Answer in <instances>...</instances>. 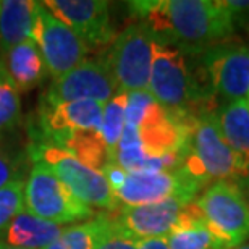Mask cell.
Segmentation results:
<instances>
[{
  "label": "cell",
  "instance_id": "cell-24",
  "mask_svg": "<svg viewBox=\"0 0 249 249\" xmlns=\"http://www.w3.org/2000/svg\"><path fill=\"white\" fill-rule=\"evenodd\" d=\"M113 213V212H112ZM96 249H138V240L129 233L122 230L113 218V225L108 233L102 238Z\"/></svg>",
  "mask_w": 249,
  "mask_h": 249
},
{
  "label": "cell",
  "instance_id": "cell-17",
  "mask_svg": "<svg viewBox=\"0 0 249 249\" xmlns=\"http://www.w3.org/2000/svg\"><path fill=\"white\" fill-rule=\"evenodd\" d=\"M165 240L170 249H230L211 231L194 202L186 204Z\"/></svg>",
  "mask_w": 249,
  "mask_h": 249
},
{
  "label": "cell",
  "instance_id": "cell-20",
  "mask_svg": "<svg viewBox=\"0 0 249 249\" xmlns=\"http://www.w3.org/2000/svg\"><path fill=\"white\" fill-rule=\"evenodd\" d=\"M113 225V213H101L86 222L63 228L62 235L46 249H96Z\"/></svg>",
  "mask_w": 249,
  "mask_h": 249
},
{
  "label": "cell",
  "instance_id": "cell-28",
  "mask_svg": "<svg viewBox=\"0 0 249 249\" xmlns=\"http://www.w3.org/2000/svg\"><path fill=\"white\" fill-rule=\"evenodd\" d=\"M238 185V188L241 189L243 194L246 196L248 202H249V175H245V177H238L236 180H233Z\"/></svg>",
  "mask_w": 249,
  "mask_h": 249
},
{
  "label": "cell",
  "instance_id": "cell-29",
  "mask_svg": "<svg viewBox=\"0 0 249 249\" xmlns=\"http://www.w3.org/2000/svg\"><path fill=\"white\" fill-rule=\"evenodd\" d=\"M0 249H21V248H15V246L7 245L5 241H0Z\"/></svg>",
  "mask_w": 249,
  "mask_h": 249
},
{
  "label": "cell",
  "instance_id": "cell-5",
  "mask_svg": "<svg viewBox=\"0 0 249 249\" xmlns=\"http://www.w3.org/2000/svg\"><path fill=\"white\" fill-rule=\"evenodd\" d=\"M154 33L144 21H134L113 37L102 62L110 71L118 92L147 91L152 65Z\"/></svg>",
  "mask_w": 249,
  "mask_h": 249
},
{
  "label": "cell",
  "instance_id": "cell-10",
  "mask_svg": "<svg viewBox=\"0 0 249 249\" xmlns=\"http://www.w3.org/2000/svg\"><path fill=\"white\" fill-rule=\"evenodd\" d=\"M104 106L106 104L89 99L62 104L41 102L37 108V120L29 129L31 141L60 147L74 134L99 131Z\"/></svg>",
  "mask_w": 249,
  "mask_h": 249
},
{
  "label": "cell",
  "instance_id": "cell-21",
  "mask_svg": "<svg viewBox=\"0 0 249 249\" xmlns=\"http://www.w3.org/2000/svg\"><path fill=\"white\" fill-rule=\"evenodd\" d=\"M126 92H117L106 106L102 112V122H101V138L106 146L108 162L115 160V152L118 147V142L122 139L124 124H126Z\"/></svg>",
  "mask_w": 249,
  "mask_h": 249
},
{
  "label": "cell",
  "instance_id": "cell-3",
  "mask_svg": "<svg viewBox=\"0 0 249 249\" xmlns=\"http://www.w3.org/2000/svg\"><path fill=\"white\" fill-rule=\"evenodd\" d=\"M181 167L207 186L217 180H236L240 177L235 157L218 128L215 110L189 120V136Z\"/></svg>",
  "mask_w": 249,
  "mask_h": 249
},
{
  "label": "cell",
  "instance_id": "cell-26",
  "mask_svg": "<svg viewBox=\"0 0 249 249\" xmlns=\"http://www.w3.org/2000/svg\"><path fill=\"white\" fill-rule=\"evenodd\" d=\"M101 173L104 175V178L107 180L108 186H110V189H112L113 193H115L117 189L122 186V183H123V180H124V177H126V172H124L120 165H117L115 162H108V163H106V165L102 167Z\"/></svg>",
  "mask_w": 249,
  "mask_h": 249
},
{
  "label": "cell",
  "instance_id": "cell-25",
  "mask_svg": "<svg viewBox=\"0 0 249 249\" xmlns=\"http://www.w3.org/2000/svg\"><path fill=\"white\" fill-rule=\"evenodd\" d=\"M18 180H23V178L19 177L17 160H15L13 157H10L8 154L0 147V189Z\"/></svg>",
  "mask_w": 249,
  "mask_h": 249
},
{
  "label": "cell",
  "instance_id": "cell-7",
  "mask_svg": "<svg viewBox=\"0 0 249 249\" xmlns=\"http://www.w3.org/2000/svg\"><path fill=\"white\" fill-rule=\"evenodd\" d=\"M24 211L58 225L86 222L96 217L94 209L73 196L70 189L39 162H33L24 181Z\"/></svg>",
  "mask_w": 249,
  "mask_h": 249
},
{
  "label": "cell",
  "instance_id": "cell-16",
  "mask_svg": "<svg viewBox=\"0 0 249 249\" xmlns=\"http://www.w3.org/2000/svg\"><path fill=\"white\" fill-rule=\"evenodd\" d=\"M2 58L10 78L17 84L19 92H28L37 88L49 76V70L42 58V53L33 39H28L10 49L8 52L3 53Z\"/></svg>",
  "mask_w": 249,
  "mask_h": 249
},
{
  "label": "cell",
  "instance_id": "cell-23",
  "mask_svg": "<svg viewBox=\"0 0 249 249\" xmlns=\"http://www.w3.org/2000/svg\"><path fill=\"white\" fill-rule=\"evenodd\" d=\"M21 211H24V181L18 180L0 189V236Z\"/></svg>",
  "mask_w": 249,
  "mask_h": 249
},
{
  "label": "cell",
  "instance_id": "cell-22",
  "mask_svg": "<svg viewBox=\"0 0 249 249\" xmlns=\"http://www.w3.org/2000/svg\"><path fill=\"white\" fill-rule=\"evenodd\" d=\"M0 57V134L12 131L21 123V97Z\"/></svg>",
  "mask_w": 249,
  "mask_h": 249
},
{
  "label": "cell",
  "instance_id": "cell-12",
  "mask_svg": "<svg viewBox=\"0 0 249 249\" xmlns=\"http://www.w3.org/2000/svg\"><path fill=\"white\" fill-rule=\"evenodd\" d=\"M117 92L118 88L102 58H86L68 73L53 79L42 94L41 102L62 104L89 99L107 104Z\"/></svg>",
  "mask_w": 249,
  "mask_h": 249
},
{
  "label": "cell",
  "instance_id": "cell-30",
  "mask_svg": "<svg viewBox=\"0 0 249 249\" xmlns=\"http://www.w3.org/2000/svg\"><path fill=\"white\" fill-rule=\"evenodd\" d=\"M230 249H249V243H243V245L236 246V248H230Z\"/></svg>",
  "mask_w": 249,
  "mask_h": 249
},
{
  "label": "cell",
  "instance_id": "cell-4",
  "mask_svg": "<svg viewBox=\"0 0 249 249\" xmlns=\"http://www.w3.org/2000/svg\"><path fill=\"white\" fill-rule=\"evenodd\" d=\"M28 156L33 162L46 165L70 189L73 196H76L91 209L97 207L115 212L120 207L102 173L88 167L65 149L52 144L31 141L28 147Z\"/></svg>",
  "mask_w": 249,
  "mask_h": 249
},
{
  "label": "cell",
  "instance_id": "cell-18",
  "mask_svg": "<svg viewBox=\"0 0 249 249\" xmlns=\"http://www.w3.org/2000/svg\"><path fill=\"white\" fill-rule=\"evenodd\" d=\"M63 227L21 211L3 233L5 243L21 249H46L62 235Z\"/></svg>",
  "mask_w": 249,
  "mask_h": 249
},
{
  "label": "cell",
  "instance_id": "cell-19",
  "mask_svg": "<svg viewBox=\"0 0 249 249\" xmlns=\"http://www.w3.org/2000/svg\"><path fill=\"white\" fill-rule=\"evenodd\" d=\"M33 0H2L0 2V51L33 39Z\"/></svg>",
  "mask_w": 249,
  "mask_h": 249
},
{
  "label": "cell",
  "instance_id": "cell-14",
  "mask_svg": "<svg viewBox=\"0 0 249 249\" xmlns=\"http://www.w3.org/2000/svg\"><path fill=\"white\" fill-rule=\"evenodd\" d=\"M186 204L181 199H168L144 206H120L113 212V218L122 230L136 240L165 238L172 231Z\"/></svg>",
  "mask_w": 249,
  "mask_h": 249
},
{
  "label": "cell",
  "instance_id": "cell-1",
  "mask_svg": "<svg viewBox=\"0 0 249 249\" xmlns=\"http://www.w3.org/2000/svg\"><path fill=\"white\" fill-rule=\"evenodd\" d=\"M128 7L157 37L186 55L236 36L225 0H141Z\"/></svg>",
  "mask_w": 249,
  "mask_h": 249
},
{
  "label": "cell",
  "instance_id": "cell-6",
  "mask_svg": "<svg viewBox=\"0 0 249 249\" xmlns=\"http://www.w3.org/2000/svg\"><path fill=\"white\" fill-rule=\"evenodd\" d=\"M193 202L227 248L240 246L249 238V202L233 180L212 181Z\"/></svg>",
  "mask_w": 249,
  "mask_h": 249
},
{
  "label": "cell",
  "instance_id": "cell-31",
  "mask_svg": "<svg viewBox=\"0 0 249 249\" xmlns=\"http://www.w3.org/2000/svg\"><path fill=\"white\" fill-rule=\"evenodd\" d=\"M248 97H249V92H248ZM248 102H249V99H248Z\"/></svg>",
  "mask_w": 249,
  "mask_h": 249
},
{
  "label": "cell",
  "instance_id": "cell-27",
  "mask_svg": "<svg viewBox=\"0 0 249 249\" xmlns=\"http://www.w3.org/2000/svg\"><path fill=\"white\" fill-rule=\"evenodd\" d=\"M138 249H170L165 238H149V240H138Z\"/></svg>",
  "mask_w": 249,
  "mask_h": 249
},
{
  "label": "cell",
  "instance_id": "cell-11",
  "mask_svg": "<svg viewBox=\"0 0 249 249\" xmlns=\"http://www.w3.org/2000/svg\"><path fill=\"white\" fill-rule=\"evenodd\" d=\"M31 36L53 79L78 67L88 57L89 49L42 2H34Z\"/></svg>",
  "mask_w": 249,
  "mask_h": 249
},
{
  "label": "cell",
  "instance_id": "cell-9",
  "mask_svg": "<svg viewBox=\"0 0 249 249\" xmlns=\"http://www.w3.org/2000/svg\"><path fill=\"white\" fill-rule=\"evenodd\" d=\"M207 188L183 168L160 172H126L122 186L113 193L118 206H144L168 199L193 202Z\"/></svg>",
  "mask_w": 249,
  "mask_h": 249
},
{
  "label": "cell",
  "instance_id": "cell-8",
  "mask_svg": "<svg viewBox=\"0 0 249 249\" xmlns=\"http://www.w3.org/2000/svg\"><path fill=\"white\" fill-rule=\"evenodd\" d=\"M204 76L218 104L246 99L249 92V44L238 36L197 53Z\"/></svg>",
  "mask_w": 249,
  "mask_h": 249
},
{
  "label": "cell",
  "instance_id": "cell-13",
  "mask_svg": "<svg viewBox=\"0 0 249 249\" xmlns=\"http://www.w3.org/2000/svg\"><path fill=\"white\" fill-rule=\"evenodd\" d=\"M49 12L76 34L88 49L110 46L115 37L108 12V2L104 0H46Z\"/></svg>",
  "mask_w": 249,
  "mask_h": 249
},
{
  "label": "cell",
  "instance_id": "cell-2",
  "mask_svg": "<svg viewBox=\"0 0 249 249\" xmlns=\"http://www.w3.org/2000/svg\"><path fill=\"white\" fill-rule=\"evenodd\" d=\"M147 92L162 108L183 120L220 107L197 55H186L156 34Z\"/></svg>",
  "mask_w": 249,
  "mask_h": 249
},
{
  "label": "cell",
  "instance_id": "cell-15",
  "mask_svg": "<svg viewBox=\"0 0 249 249\" xmlns=\"http://www.w3.org/2000/svg\"><path fill=\"white\" fill-rule=\"evenodd\" d=\"M218 128L236 160L240 177L249 175V102L248 99L222 104L215 110Z\"/></svg>",
  "mask_w": 249,
  "mask_h": 249
}]
</instances>
